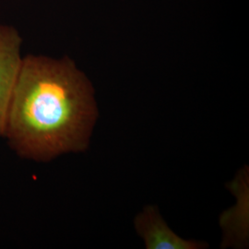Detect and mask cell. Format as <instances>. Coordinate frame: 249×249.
<instances>
[{
  "label": "cell",
  "instance_id": "obj_1",
  "mask_svg": "<svg viewBox=\"0 0 249 249\" xmlns=\"http://www.w3.org/2000/svg\"><path fill=\"white\" fill-rule=\"evenodd\" d=\"M96 110L91 85L68 57H22L3 137L21 158L51 160L86 148Z\"/></svg>",
  "mask_w": 249,
  "mask_h": 249
},
{
  "label": "cell",
  "instance_id": "obj_2",
  "mask_svg": "<svg viewBox=\"0 0 249 249\" xmlns=\"http://www.w3.org/2000/svg\"><path fill=\"white\" fill-rule=\"evenodd\" d=\"M22 38L14 27L0 24V137L22 62Z\"/></svg>",
  "mask_w": 249,
  "mask_h": 249
},
{
  "label": "cell",
  "instance_id": "obj_3",
  "mask_svg": "<svg viewBox=\"0 0 249 249\" xmlns=\"http://www.w3.org/2000/svg\"><path fill=\"white\" fill-rule=\"evenodd\" d=\"M137 228L150 249H199L200 245L195 242L186 241L167 227L156 210L149 208L137 219Z\"/></svg>",
  "mask_w": 249,
  "mask_h": 249
}]
</instances>
